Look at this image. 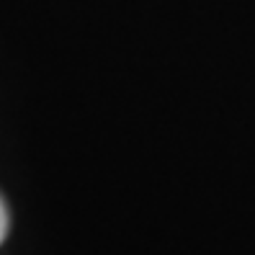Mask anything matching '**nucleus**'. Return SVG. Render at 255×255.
Masks as SVG:
<instances>
[{"instance_id": "f257e3e1", "label": "nucleus", "mask_w": 255, "mask_h": 255, "mask_svg": "<svg viewBox=\"0 0 255 255\" xmlns=\"http://www.w3.org/2000/svg\"><path fill=\"white\" fill-rule=\"evenodd\" d=\"M8 235V209H5V201L0 199V243L5 240Z\"/></svg>"}]
</instances>
